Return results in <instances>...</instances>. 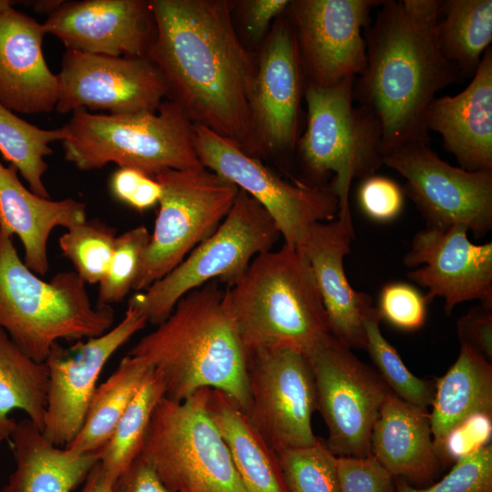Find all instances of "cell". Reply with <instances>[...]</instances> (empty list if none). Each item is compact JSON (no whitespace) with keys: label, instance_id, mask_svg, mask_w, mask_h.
<instances>
[{"label":"cell","instance_id":"cell-1","mask_svg":"<svg viewBox=\"0 0 492 492\" xmlns=\"http://www.w3.org/2000/svg\"><path fill=\"white\" fill-rule=\"evenodd\" d=\"M155 24L146 57L194 123L258 157L251 95L255 64L223 0L149 1Z\"/></svg>","mask_w":492,"mask_h":492},{"label":"cell","instance_id":"cell-2","mask_svg":"<svg viewBox=\"0 0 492 492\" xmlns=\"http://www.w3.org/2000/svg\"><path fill=\"white\" fill-rule=\"evenodd\" d=\"M441 0H384L365 28L366 65L354 100L379 121L384 158L411 142L429 143L425 117L440 89L463 77L440 52Z\"/></svg>","mask_w":492,"mask_h":492},{"label":"cell","instance_id":"cell-3","mask_svg":"<svg viewBox=\"0 0 492 492\" xmlns=\"http://www.w3.org/2000/svg\"><path fill=\"white\" fill-rule=\"evenodd\" d=\"M128 354L159 374L169 399L182 401L210 388L228 395L244 412L248 408V354L217 281L180 298Z\"/></svg>","mask_w":492,"mask_h":492},{"label":"cell","instance_id":"cell-4","mask_svg":"<svg viewBox=\"0 0 492 492\" xmlns=\"http://www.w3.org/2000/svg\"><path fill=\"white\" fill-rule=\"evenodd\" d=\"M224 302L248 355L281 347L305 354L331 333L308 259L285 243L258 254Z\"/></svg>","mask_w":492,"mask_h":492},{"label":"cell","instance_id":"cell-5","mask_svg":"<svg viewBox=\"0 0 492 492\" xmlns=\"http://www.w3.org/2000/svg\"><path fill=\"white\" fill-rule=\"evenodd\" d=\"M112 306H92L76 272L48 282L19 257L13 235L0 227V327L30 358L45 363L60 340L98 336L112 328Z\"/></svg>","mask_w":492,"mask_h":492},{"label":"cell","instance_id":"cell-6","mask_svg":"<svg viewBox=\"0 0 492 492\" xmlns=\"http://www.w3.org/2000/svg\"><path fill=\"white\" fill-rule=\"evenodd\" d=\"M194 123L173 100L154 113L94 114L73 111L63 126L65 159L80 170L110 162L154 177L166 169H200Z\"/></svg>","mask_w":492,"mask_h":492},{"label":"cell","instance_id":"cell-7","mask_svg":"<svg viewBox=\"0 0 492 492\" xmlns=\"http://www.w3.org/2000/svg\"><path fill=\"white\" fill-rule=\"evenodd\" d=\"M354 79L331 87L306 84V127L296 146L313 182L333 175L327 186L338 198V214L351 212L353 181L375 174L384 165L381 125L354 102Z\"/></svg>","mask_w":492,"mask_h":492},{"label":"cell","instance_id":"cell-8","mask_svg":"<svg viewBox=\"0 0 492 492\" xmlns=\"http://www.w3.org/2000/svg\"><path fill=\"white\" fill-rule=\"evenodd\" d=\"M210 388L156 406L139 456L171 492H246L207 408Z\"/></svg>","mask_w":492,"mask_h":492},{"label":"cell","instance_id":"cell-9","mask_svg":"<svg viewBox=\"0 0 492 492\" xmlns=\"http://www.w3.org/2000/svg\"><path fill=\"white\" fill-rule=\"evenodd\" d=\"M280 236L266 210L239 190L231 209L215 231L166 276L129 298L128 305L141 313L148 323L158 325L190 292L211 281L227 287L234 284L251 261L272 250Z\"/></svg>","mask_w":492,"mask_h":492},{"label":"cell","instance_id":"cell-10","mask_svg":"<svg viewBox=\"0 0 492 492\" xmlns=\"http://www.w3.org/2000/svg\"><path fill=\"white\" fill-rule=\"evenodd\" d=\"M159 209L133 290L143 292L177 267L210 236L231 209L239 188L202 167L166 169Z\"/></svg>","mask_w":492,"mask_h":492},{"label":"cell","instance_id":"cell-11","mask_svg":"<svg viewBox=\"0 0 492 492\" xmlns=\"http://www.w3.org/2000/svg\"><path fill=\"white\" fill-rule=\"evenodd\" d=\"M194 147L201 165L259 202L276 223L284 243L301 250L310 229L334 220L339 200L328 186L289 183L231 140L193 125Z\"/></svg>","mask_w":492,"mask_h":492},{"label":"cell","instance_id":"cell-12","mask_svg":"<svg viewBox=\"0 0 492 492\" xmlns=\"http://www.w3.org/2000/svg\"><path fill=\"white\" fill-rule=\"evenodd\" d=\"M305 356L313 374L317 409L328 429L326 446L336 456H369L374 421L392 392L377 372L332 333Z\"/></svg>","mask_w":492,"mask_h":492},{"label":"cell","instance_id":"cell-13","mask_svg":"<svg viewBox=\"0 0 492 492\" xmlns=\"http://www.w3.org/2000/svg\"><path fill=\"white\" fill-rule=\"evenodd\" d=\"M384 165L405 179V194L428 227L463 226L476 237L492 229V171L454 167L422 142L395 148Z\"/></svg>","mask_w":492,"mask_h":492},{"label":"cell","instance_id":"cell-14","mask_svg":"<svg viewBox=\"0 0 492 492\" xmlns=\"http://www.w3.org/2000/svg\"><path fill=\"white\" fill-rule=\"evenodd\" d=\"M250 403L245 414L277 453L313 446L317 409L313 374L305 354L281 347L248 355Z\"/></svg>","mask_w":492,"mask_h":492},{"label":"cell","instance_id":"cell-15","mask_svg":"<svg viewBox=\"0 0 492 492\" xmlns=\"http://www.w3.org/2000/svg\"><path fill=\"white\" fill-rule=\"evenodd\" d=\"M381 0H295L287 9L307 83L334 86L366 65L363 35Z\"/></svg>","mask_w":492,"mask_h":492},{"label":"cell","instance_id":"cell-16","mask_svg":"<svg viewBox=\"0 0 492 492\" xmlns=\"http://www.w3.org/2000/svg\"><path fill=\"white\" fill-rule=\"evenodd\" d=\"M59 114L80 108L127 115L157 112L169 95L159 69L146 57L111 56L67 49L61 61Z\"/></svg>","mask_w":492,"mask_h":492},{"label":"cell","instance_id":"cell-17","mask_svg":"<svg viewBox=\"0 0 492 492\" xmlns=\"http://www.w3.org/2000/svg\"><path fill=\"white\" fill-rule=\"evenodd\" d=\"M148 321L127 307L116 326L101 335L78 340L70 346L56 343L45 361L48 388L43 435L53 445L66 447L79 432L97 382L108 359Z\"/></svg>","mask_w":492,"mask_h":492},{"label":"cell","instance_id":"cell-18","mask_svg":"<svg viewBox=\"0 0 492 492\" xmlns=\"http://www.w3.org/2000/svg\"><path fill=\"white\" fill-rule=\"evenodd\" d=\"M304 77L294 31L284 12L268 33L255 65L251 116L258 156L296 148Z\"/></svg>","mask_w":492,"mask_h":492},{"label":"cell","instance_id":"cell-19","mask_svg":"<svg viewBox=\"0 0 492 492\" xmlns=\"http://www.w3.org/2000/svg\"><path fill=\"white\" fill-rule=\"evenodd\" d=\"M463 226L428 227L414 237L404 263L415 268L407 277L427 289L429 302H445L450 314L464 302L477 300L492 308V242L475 244Z\"/></svg>","mask_w":492,"mask_h":492},{"label":"cell","instance_id":"cell-20","mask_svg":"<svg viewBox=\"0 0 492 492\" xmlns=\"http://www.w3.org/2000/svg\"><path fill=\"white\" fill-rule=\"evenodd\" d=\"M67 49L111 56H146L155 24L149 1L63 2L43 23Z\"/></svg>","mask_w":492,"mask_h":492},{"label":"cell","instance_id":"cell-21","mask_svg":"<svg viewBox=\"0 0 492 492\" xmlns=\"http://www.w3.org/2000/svg\"><path fill=\"white\" fill-rule=\"evenodd\" d=\"M354 238L351 212L313 225L301 249L311 265L325 309L330 333L349 348L364 349V319L374 308L372 297L355 291L344 258Z\"/></svg>","mask_w":492,"mask_h":492},{"label":"cell","instance_id":"cell-22","mask_svg":"<svg viewBox=\"0 0 492 492\" xmlns=\"http://www.w3.org/2000/svg\"><path fill=\"white\" fill-rule=\"evenodd\" d=\"M43 24L13 8L0 12V104L14 113L55 110L57 76L43 53Z\"/></svg>","mask_w":492,"mask_h":492},{"label":"cell","instance_id":"cell-23","mask_svg":"<svg viewBox=\"0 0 492 492\" xmlns=\"http://www.w3.org/2000/svg\"><path fill=\"white\" fill-rule=\"evenodd\" d=\"M428 132L442 137L459 168L492 171V48L481 59L471 82L455 96L435 97L425 117Z\"/></svg>","mask_w":492,"mask_h":492},{"label":"cell","instance_id":"cell-24","mask_svg":"<svg viewBox=\"0 0 492 492\" xmlns=\"http://www.w3.org/2000/svg\"><path fill=\"white\" fill-rule=\"evenodd\" d=\"M370 455L394 477L412 486L432 481L441 467L429 413L389 394L374 421Z\"/></svg>","mask_w":492,"mask_h":492},{"label":"cell","instance_id":"cell-25","mask_svg":"<svg viewBox=\"0 0 492 492\" xmlns=\"http://www.w3.org/2000/svg\"><path fill=\"white\" fill-rule=\"evenodd\" d=\"M86 220L85 203L40 197L25 187L14 166L0 161V227L20 239L23 261L33 272L44 276L49 271L47 243L53 229L68 230Z\"/></svg>","mask_w":492,"mask_h":492},{"label":"cell","instance_id":"cell-26","mask_svg":"<svg viewBox=\"0 0 492 492\" xmlns=\"http://www.w3.org/2000/svg\"><path fill=\"white\" fill-rule=\"evenodd\" d=\"M15 468L0 492H71L99 461L100 452L76 453L53 445L27 417L11 433Z\"/></svg>","mask_w":492,"mask_h":492},{"label":"cell","instance_id":"cell-27","mask_svg":"<svg viewBox=\"0 0 492 492\" xmlns=\"http://www.w3.org/2000/svg\"><path fill=\"white\" fill-rule=\"evenodd\" d=\"M207 408L246 492H289L277 453L245 412L228 395L210 389Z\"/></svg>","mask_w":492,"mask_h":492},{"label":"cell","instance_id":"cell-28","mask_svg":"<svg viewBox=\"0 0 492 492\" xmlns=\"http://www.w3.org/2000/svg\"><path fill=\"white\" fill-rule=\"evenodd\" d=\"M431 406L429 421L440 456L444 438L456 425L475 414L492 415V365L488 360L461 344L455 363L435 384Z\"/></svg>","mask_w":492,"mask_h":492},{"label":"cell","instance_id":"cell-29","mask_svg":"<svg viewBox=\"0 0 492 492\" xmlns=\"http://www.w3.org/2000/svg\"><path fill=\"white\" fill-rule=\"evenodd\" d=\"M48 388L45 363L26 355L0 327V436L9 438L23 411L43 432Z\"/></svg>","mask_w":492,"mask_h":492},{"label":"cell","instance_id":"cell-30","mask_svg":"<svg viewBox=\"0 0 492 492\" xmlns=\"http://www.w3.org/2000/svg\"><path fill=\"white\" fill-rule=\"evenodd\" d=\"M149 369L138 357L128 354L123 357L108 378L96 387L83 425L66 448L81 454L101 451Z\"/></svg>","mask_w":492,"mask_h":492},{"label":"cell","instance_id":"cell-31","mask_svg":"<svg viewBox=\"0 0 492 492\" xmlns=\"http://www.w3.org/2000/svg\"><path fill=\"white\" fill-rule=\"evenodd\" d=\"M436 35L443 56L463 77H473L492 42V0L442 2Z\"/></svg>","mask_w":492,"mask_h":492},{"label":"cell","instance_id":"cell-32","mask_svg":"<svg viewBox=\"0 0 492 492\" xmlns=\"http://www.w3.org/2000/svg\"><path fill=\"white\" fill-rule=\"evenodd\" d=\"M164 396V383L159 374L149 367L100 452L99 463L113 483L139 456L153 412Z\"/></svg>","mask_w":492,"mask_h":492},{"label":"cell","instance_id":"cell-33","mask_svg":"<svg viewBox=\"0 0 492 492\" xmlns=\"http://www.w3.org/2000/svg\"><path fill=\"white\" fill-rule=\"evenodd\" d=\"M65 130L43 129L0 104V152L26 181L29 190L43 198L50 195L43 182L48 165L45 157L52 154L49 146L62 141Z\"/></svg>","mask_w":492,"mask_h":492},{"label":"cell","instance_id":"cell-34","mask_svg":"<svg viewBox=\"0 0 492 492\" xmlns=\"http://www.w3.org/2000/svg\"><path fill=\"white\" fill-rule=\"evenodd\" d=\"M380 318L374 307L364 319L365 347L390 391L401 400L427 410L431 406L435 384L415 375L404 364L395 348L384 338Z\"/></svg>","mask_w":492,"mask_h":492},{"label":"cell","instance_id":"cell-35","mask_svg":"<svg viewBox=\"0 0 492 492\" xmlns=\"http://www.w3.org/2000/svg\"><path fill=\"white\" fill-rule=\"evenodd\" d=\"M116 230L97 219L67 230L58 239L63 255L74 265L86 283H97L105 276L113 254Z\"/></svg>","mask_w":492,"mask_h":492},{"label":"cell","instance_id":"cell-36","mask_svg":"<svg viewBox=\"0 0 492 492\" xmlns=\"http://www.w3.org/2000/svg\"><path fill=\"white\" fill-rule=\"evenodd\" d=\"M277 455L289 492H340L337 456L321 440Z\"/></svg>","mask_w":492,"mask_h":492},{"label":"cell","instance_id":"cell-37","mask_svg":"<svg viewBox=\"0 0 492 492\" xmlns=\"http://www.w3.org/2000/svg\"><path fill=\"white\" fill-rule=\"evenodd\" d=\"M150 241L144 225L129 229L117 236L108 271L99 282L98 306H112L133 290Z\"/></svg>","mask_w":492,"mask_h":492},{"label":"cell","instance_id":"cell-38","mask_svg":"<svg viewBox=\"0 0 492 492\" xmlns=\"http://www.w3.org/2000/svg\"><path fill=\"white\" fill-rule=\"evenodd\" d=\"M395 492H492V445L458 459L441 480L427 487L396 478Z\"/></svg>","mask_w":492,"mask_h":492},{"label":"cell","instance_id":"cell-39","mask_svg":"<svg viewBox=\"0 0 492 492\" xmlns=\"http://www.w3.org/2000/svg\"><path fill=\"white\" fill-rule=\"evenodd\" d=\"M429 301L416 287L404 282L385 283L375 307L380 320L405 332L422 328L426 320Z\"/></svg>","mask_w":492,"mask_h":492},{"label":"cell","instance_id":"cell-40","mask_svg":"<svg viewBox=\"0 0 492 492\" xmlns=\"http://www.w3.org/2000/svg\"><path fill=\"white\" fill-rule=\"evenodd\" d=\"M357 201L366 218L375 222L387 223L401 215L405 205V191L392 179L374 174L361 180Z\"/></svg>","mask_w":492,"mask_h":492},{"label":"cell","instance_id":"cell-41","mask_svg":"<svg viewBox=\"0 0 492 492\" xmlns=\"http://www.w3.org/2000/svg\"><path fill=\"white\" fill-rule=\"evenodd\" d=\"M340 492H395L394 477L371 455L337 456Z\"/></svg>","mask_w":492,"mask_h":492},{"label":"cell","instance_id":"cell-42","mask_svg":"<svg viewBox=\"0 0 492 492\" xmlns=\"http://www.w3.org/2000/svg\"><path fill=\"white\" fill-rule=\"evenodd\" d=\"M492 436V415L475 414L451 429L442 443V461L454 462L466 456L490 443Z\"/></svg>","mask_w":492,"mask_h":492},{"label":"cell","instance_id":"cell-43","mask_svg":"<svg viewBox=\"0 0 492 492\" xmlns=\"http://www.w3.org/2000/svg\"><path fill=\"white\" fill-rule=\"evenodd\" d=\"M460 344L466 345L492 358V308L483 305L471 308L456 322Z\"/></svg>","mask_w":492,"mask_h":492},{"label":"cell","instance_id":"cell-44","mask_svg":"<svg viewBox=\"0 0 492 492\" xmlns=\"http://www.w3.org/2000/svg\"><path fill=\"white\" fill-rule=\"evenodd\" d=\"M291 1L246 0L238 3L243 26L252 42L261 40L271 23L282 15Z\"/></svg>","mask_w":492,"mask_h":492},{"label":"cell","instance_id":"cell-45","mask_svg":"<svg viewBox=\"0 0 492 492\" xmlns=\"http://www.w3.org/2000/svg\"><path fill=\"white\" fill-rule=\"evenodd\" d=\"M113 492H171L153 467L138 456L115 480Z\"/></svg>","mask_w":492,"mask_h":492},{"label":"cell","instance_id":"cell-46","mask_svg":"<svg viewBox=\"0 0 492 492\" xmlns=\"http://www.w3.org/2000/svg\"><path fill=\"white\" fill-rule=\"evenodd\" d=\"M147 174L128 167H119L111 175L109 188L115 199L129 206Z\"/></svg>","mask_w":492,"mask_h":492},{"label":"cell","instance_id":"cell-47","mask_svg":"<svg viewBox=\"0 0 492 492\" xmlns=\"http://www.w3.org/2000/svg\"><path fill=\"white\" fill-rule=\"evenodd\" d=\"M80 492H113V482L106 475L99 461L88 473Z\"/></svg>","mask_w":492,"mask_h":492},{"label":"cell","instance_id":"cell-48","mask_svg":"<svg viewBox=\"0 0 492 492\" xmlns=\"http://www.w3.org/2000/svg\"><path fill=\"white\" fill-rule=\"evenodd\" d=\"M64 1H54V0H45V1H34L32 5L34 6L36 12L42 14L51 15L55 12Z\"/></svg>","mask_w":492,"mask_h":492},{"label":"cell","instance_id":"cell-49","mask_svg":"<svg viewBox=\"0 0 492 492\" xmlns=\"http://www.w3.org/2000/svg\"><path fill=\"white\" fill-rule=\"evenodd\" d=\"M13 1L0 0V12L5 10L13 5Z\"/></svg>","mask_w":492,"mask_h":492},{"label":"cell","instance_id":"cell-50","mask_svg":"<svg viewBox=\"0 0 492 492\" xmlns=\"http://www.w3.org/2000/svg\"><path fill=\"white\" fill-rule=\"evenodd\" d=\"M5 438H3L2 436H0V446L2 444V442L4 441Z\"/></svg>","mask_w":492,"mask_h":492}]
</instances>
